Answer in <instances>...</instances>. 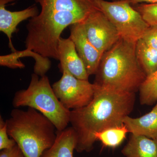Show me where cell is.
Listing matches in <instances>:
<instances>
[{
  "label": "cell",
  "mask_w": 157,
  "mask_h": 157,
  "mask_svg": "<svg viewBox=\"0 0 157 157\" xmlns=\"http://www.w3.org/2000/svg\"><path fill=\"white\" fill-rule=\"evenodd\" d=\"M41 10L26 25L25 47L42 56L59 60V41L66 28L81 23L100 10L94 0H34Z\"/></svg>",
  "instance_id": "1"
},
{
  "label": "cell",
  "mask_w": 157,
  "mask_h": 157,
  "mask_svg": "<svg viewBox=\"0 0 157 157\" xmlns=\"http://www.w3.org/2000/svg\"><path fill=\"white\" fill-rule=\"evenodd\" d=\"M95 86L94 98L89 104L70 111V123L76 133L77 152L92 151L97 141L96 134L122 125L124 119L135 106V93Z\"/></svg>",
  "instance_id": "2"
},
{
  "label": "cell",
  "mask_w": 157,
  "mask_h": 157,
  "mask_svg": "<svg viewBox=\"0 0 157 157\" xmlns=\"http://www.w3.org/2000/svg\"><path fill=\"white\" fill-rule=\"evenodd\" d=\"M135 46L121 38L102 56L94 84L125 92L139 90L147 75L137 60Z\"/></svg>",
  "instance_id": "3"
},
{
  "label": "cell",
  "mask_w": 157,
  "mask_h": 157,
  "mask_svg": "<svg viewBox=\"0 0 157 157\" xmlns=\"http://www.w3.org/2000/svg\"><path fill=\"white\" fill-rule=\"evenodd\" d=\"M9 136L14 139L25 157H40L56 139L54 124L38 110L14 108L6 120Z\"/></svg>",
  "instance_id": "4"
},
{
  "label": "cell",
  "mask_w": 157,
  "mask_h": 157,
  "mask_svg": "<svg viewBox=\"0 0 157 157\" xmlns=\"http://www.w3.org/2000/svg\"><path fill=\"white\" fill-rule=\"evenodd\" d=\"M33 73L28 87L15 93L12 100L14 108L28 107L34 108L48 118L56 128L62 131L70 123V111L57 98L48 76Z\"/></svg>",
  "instance_id": "5"
},
{
  "label": "cell",
  "mask_w": 157,
  "mask_h": 157,
  "mask_svg": "<svg viewBox=\"0 0 157 157\" xmlns=\"http://www.w3.org/2000/svg\"><path fill=\"white\" fill-rule=\"evenodd\" d=\"M99 9L117 30L121 39L136 44L150 26L129 0H94Z\"/></svg>",
  "instance_id": "6"
},
{
  "label": "cell",
  "mask_w": 157,
  "mask_h": 157,
  "mask_svg": "<svg viewBox=\"0 0 157 157\" xmlns=\"http://www.w3.org/2000/svg\"><path fill=\"white\" fill-rule=\"evenodd\" d=\"M63 75L52 85L54 92L61 103L67 109H78L88 105L92 101L95 85L89 80L76 78L66 68L60 69Z\"/></svg>",
  "instance_id": "7"
},
{
  "label": "cell",
  "mask_w": 157,
  "mask_h": 157,
  "mask_svg": "<svg viewBox=\"0 0 157 157\" xmlns=\"http://www.w3.org/2000/svg\"><path fill=\"white\" fill-rule=\"evenodd\" d=\"M82 23L88 39L102 55L121 39L114 26L100 10L92 12Z\"/></svg>",
  "instance_id": "8"
},
{
  "label": "cell",
  "mask_w": 157,
  "mask_h": 157,
  "mask_svg": "<svg viewBox=\"0 0 157 157\" xmlns=\"http://www.w3.org/2000/svg\"><path fill=\"white\" fill-rule=\"evenodd\" d=\"M70 31L69 38L74 43L89 75H95L103 55L88 39L82 22L70 26Z\"/></svg>",
  "instance_id": "9"
},
{
  "label": "cell",
  "mask_w": 157,
  "mask_h": 157,
  "mask_svg": "<svg viewBox=\"0 0 157 157\" xmlns=\"http://www.w3.org/2000/svg\"><path fill=\"white\" fill-rule=\"evenodd\" d=\"M15 0H0V31L6 34L9 40V47L12 52L16 51L12 44V34L17 31V25L21 22L36 17L39 14L36 5L21 11H11L6 9V5Z\"/></svg>",
  "instance_id": "10"
},
{
  "label": "cell",
  "mask_w": 157,
  "mask_h": 157,
  "mask_svg": "<svg viewBox=\"0 0 157 157\" xmlns=\"http://www.w3.org/2000/svg\"><path fill=\"white\" fill-rule=\"evenodd\" d=\"M58 50L60 69L66 68L76 78L88 80L90 76L84 63L78 56L75 45L70 38H60Z\"/></svg>",
  "instance_id": "11"
},
{
  "label": "cell",
  "mask_w": 157,
  "mask_h": 157,
  "mask_svg": "<svg viewBox=\"0 0 157 157\" xmlns=\"http://www.w3.org/2000/svg\"><path fill=\"white\" fill-rule=\"evenodd\" d=\"M123 123L132 135L157 139V104L150 112L140 117L127 116L124 119Z\"/></svg>",
  "instance_id": "12"
},
{
  "label": "cell",
  "mask_w": 157,
  "mask_h": 157,
  "mask_svg": "<svg viewBox=\"0 0 157 157\" xmlns=\"http://www.w3.org/2000/svg\"><path fill=\"white\" fill-rule=\"evenodd\" d=\"M76 144V134L72 127L62 131H57L54 143L43 152L40 157H73Z\"/></svg>",
  "instance_id": "13"
},
{
  "label": "cell",
  "mask_w": 157,
  "mask_h": 157,
  "mask_svg": "<svg viewBox=\"0 0 157 157\" xmlns=\"http://www.w3.org/2000/svg\"><path fill=\"white\" fill-rule=\"evenodd\" d=\"M121 152L125 157H157V139L132 134Z\"/></svg>",
  "instance_id": "14"
},
{
  "label": "cell",
  "mask_w": 157,
  "mask_h": 157,
  "mask_svg": "<svg viewBox=\"0 0 157 157\" xmlns=\"http://www.w3.org/2000/svg\"><path fill=\"white\" fill-rule=\"evenodd\" d=\"M138 63L147 76L157 70V50L150 47L140 39L135 46Z\"/></svg>",
  "instance_id": "15"
},
{
  "label": "cell",
  "mask_w": 157,
  "mask_h": 157,
  "mask_svg": "<svg viewBox=\"0 0 157 157\" xmlns=\"http://www.w3.org/2000/svg\"><path fill=\"white\" fill-rule=\"evenodd\" d=\"M129 133L124 125L113 127L97 133L96 140L101 141L104 146L115 148L120 145Z\"/></svg>",
  "instance_id": "16"
},
{
  "label": "cell",
  "mask_w": 157,
  "mask_h": 157,
  "mask_svg": "<svg viewBox=\"0 0 157 157\" xmlns=\"http://www.w3.org/2000/svg\"><path fill=\"white\" fill-rule=\"evenodd\" d=\"M141 105H153L157 101V70L147 76L139 89Z\"/></svg>",
  "instance_id": "17"
},
{
  "label": "cell",
  "mask_w": 157,
  "mask_h": 157,
  "mask_svg": "<svg viewBox=\"0 0 157 157\" xmlns=\"http://www.w3.org/2000/svg\"><path fill=\"white\" fill-rule=\"evenodd\" d=\"M134 8L149 26L157 25V3L137 4Z\"/></svg>",
  "instance_id": "18"
},
{
  "label": "cell",
  "mask_w": 157,
  "mask_h": 157,
  "mask_svg": "<svg viewBox=\"0 0 157 157\" xmlns=\"http://www.w3.org/2000/svg\"><path fill=\"white\" fill-rule=\"evenodd\" d=\"M16 144L12 138H9L6 121L0 116V150L11 148L15 146Z\"/></svg>",
  "instance_id": "19"
},
{
  "label": "cell",
  "mask_w": 157,
  "mask_h": 157,
  "mask_svg": "<svg viewBox=\"0 0 157 157\" xmlns=\"http://www.w3.org/2000/svg\"><path fill=\"white\" fill-rule=\"evenodd\" d=\"M141 39L147 45L157 50V25L150 26Z\"/></svg>",
  "instance_id": "20"
},
{
  "label": "cell",
  "mask_w": 157,
  "mask_h": 157,
  "mask_svg": "<svg viewBox=\"0 0 157 157\" xmlns=\"http://www.w3.org/2000/svg\"><path fill=\"white\" fill-rule=\"evenodd\" d=\"M0 157H25L21 149L16 144L11 148L1 150Z\"/></svg>",
  "instance_id": "21"
},
{
  "label": "cell",
  "mask_w": 157,
  "mask_h": 157,
  "mask_svg": "<svg viewBox=\"0 0 157 157\" xmlns=\"http://www.w3.org/2000/svg\"><path fill=\"white\" fill-rule=\"evenodd\" d=\"M131 4L137 5L138 4H156L157 3V0H129Z\"/></svg>",
  "instance_id": "22"
},
{
  "label": "cell",
  "mask_w": 157,
  "mask_h": 157,
  "mask_svg": "<svg viewBox=\"0 0 157 157\" xmlns=\"http://www.w3.org/2000/svg\"><path fill=\"white\" fill-rule=\"evenodd\" d=\"M156 103V104L157 105V101Z\"/></svg>",
  "instance_id": "23"
},
{
  "label": "cell",
  "mask_w": 157,
  "mask_h": 157,
  "mask_svg": "<svg viewBox=\"0 0 157 157\" xmlns=\"http://www.w3.org/2000/svg\"><path fill=\"white\" fill-rule=\"evenodd\" d=\"M115 1H119V0H115Z\"/></svg>",
  "instance_id": "24"
}]
</instances>
